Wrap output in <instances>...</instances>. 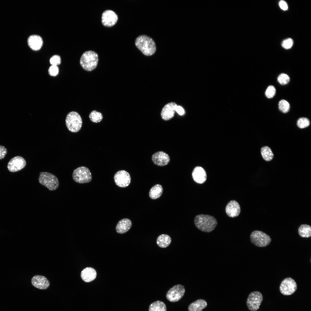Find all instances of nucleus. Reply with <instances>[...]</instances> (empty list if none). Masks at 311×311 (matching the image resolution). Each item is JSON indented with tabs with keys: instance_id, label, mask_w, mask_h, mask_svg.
Instances as JSON below:
<instances>
[{
	"instance_id": "obj_19",
	"label": "nucleus",
	"mask_w": 311,
	"mask_h": 311,
	"mask_svg": "<svg viewBox=\"0 0 311 311\" xmlns=\"http://www.w3.org/2000/svg\"><path fill=\"white\" fill-rule=\"evenodd\" d=\"M28 43L29 47L33 50L37 51L40 50L43 44L42 38L39 36L33 35L30 36L28 39Z\"/></svg>"
},
{
	"instance_id": "obj_5",
	"label": "nucleus",
	"mask_w": 311,
	"mask_h": 311,
	"mask_svg": "<svg viewBox=\"0 0 311 311\" xmlns=\"http://www.w3.org/2000/svg\"><path fill=\"white\" fill-rule=\"evenodd\" d=\"M39 181L41 184L51 191L56 190L59 185L57 177L52 174L47 172L40 173Z\"/></svg>"
},
{
	"instance_id": "obj_18",
	"label": "nucleus",
	"mask_w": 311,
	"mask_h": 311,
	"mask_svg": "<svg viewBox=\"0 0 311 311\" xmlns=\"http://www.w3.org/2000/svg\"><path fill=\"white\" fill-rule=\"evenodd\" d=\"M192 175L194 181L199 184L204 183L207 178L205 171L200 166H196L194 168L192 171Z\"/></svg>"
},
{
	"instance_id": "obj_3",
	"label": "nucleus",
	"mask_w": 311,
	"mask_h": 311,
	"mask_svg": "<svg viewBox=\"0 0 311 311\" xmlns=\"http://www.w3.org/2000/svg\"><path fill=\"white\" fill-rule=\"evenodd\" d=\"M98 61V54L92 51L84 52L81 56L80 64L83 68L86 71H91L96 67Z\"/></svg>"
},
{
	"instance_id": "obj_4",
	"label": "nucleus",
	"mask_w": 311,
	"mask_h": 311,
	"mask_svg": "<svg viewBox=\"0 0 311 311\" xmlns=\"http://www.w3.org/2000/svg\"><path fill=\"white\" fill-rule=\"evenodd\" d=\"M65 123L67 128L70 131L76 132L81 129L82 121L81 116L77 112L71 111L67 115Z\"/></svg>"
},
{
	"instance_id": "obj_31",
	"label": "nucleus",
	"mask_w": 311,
	"mask_h": 311,
	"mask_svg": "<svg viewBox=\"0 0 311 311\" xmlns=\"http://www.w3.org/2000/svg\"><path fill=\"white\" fill-rule=\"evenodd\" d=\"M290 80L289 76L286 74H280L277 78L278 82L282 85H285L287 84Z\"/></svg>"
},
{
	"instance_id": "obj_9",
	"label": "nucleus",
	"mask_w": 311,
	"mask_h": 311,
	"mask_svg": "<svg viewBox=\"0 0 311 311\" xmlns=\"http://www.w3.org/2000/svg\"><path fill=\"white\" fill-rule=\"evenodd\" d=\"M297 285L295 280L290 277L286 278L281 282L279 287L280 293L285 295H290L296 290Z\"/></svg>"
},
{
	"instance_id": "obj_27",
	"label": "nucleus",
	"mask_w": 311,
	"mask_h": 311,
	"mask_svg": "<svg viewBox=\"0 0 311 311\" xmlns=\"http://www.w3.org/2000/svg\"><path fill=\"white\" fill-rule=\"evenodd\" d=\"M261 155L264 160L270 161L273 158V153L271 149L267 146H264L261 149Z\"/></svg>"
},
{
	"instance_id": "obj_36",
	"label": "nucleus",
	"mask_w": 311,
	"mask_h": 311,
	"mask_svg": "<svg viewBox=\"0 0 311 311\" xmlns=\"http://www.w3.org/2000/svg\"><path fill=\"white\" fill-rule=\"evenodd\" d=\"M7 152L6 149L4 146L0 145V160L5 157Z\"/></svg>"
},
{
	"instance_id": "obj_22",
	"label": "nucleus",
	"mask_w": 311,
	"mask_h": 311,
	"mask_svg": "<svg viewBox=\"0 0 311 311\" xmlns=\"http://www.w3.org/2000/svg\"><path fill=\"white\" fill-rule=\"evenodd\" d=\"M207 305L206 301L203 299H198L191 304L188 307V311H202Z\"/></svg>"
},
{
	"instance_id": "obj_30",
	"label": "nucleus",
	"mask_w": 311,
	"mask_h": 311,
	"mask_svg": "<svg viewBox=\"0 0 311 311\" xmlns=\"http://www.w3.org/2000/svg\"><path fill=\"white\" fill-rule=\"evenodd\" d=\"M310 124L309 120L306 117H301L297 121V125L300 128H304L308 126Z\"/></svg>"
},
{
	"instance_id": "obj_13",
	"label": "nucleus",
	"mask_w": 311,
	"mask_h": 311,
	"mask_svg": "<svg viewBox=\"0 0 311 311\" xmlns=\"http://www.w3.org/2000/svg\"><path fill=\"white\" fill-rule=\"evenodd\" d=\"M26 164V161L23 157L16 156L10 160L8 163L7 168L11 172H16L24 168Z\"/></svg>"
},
{
	"instance_id": "obj_37",
	"label": "nucleus",
	"mask_w": 311,
	"mask_h": 311,
	"mask_svg": "<svg viewBox=\"0 0 311 311\" xmlns=\"http://www.w3.org/2000/svg\"><path fill=\"white\" fill-rule=\"evenodd\" d=\"M280 7L282 10L285 11L288 9V6L286 2L283 0L280 1L279 3Z\"/></svg>"
},
{
	"instance_id": "obj_23",
	"label": "nucleus",
	"mask_w": 311,
	"mask_h": 311,
	"mask_svg": "<svg viewBox=\"0 0 311 311\" xmlns=\"http://www.w3.org/2000/svg\"><path fill=\"white\" fill-rule=\"evenodd\" d=\"M171 242V237L166 234H162L159 236L156 240V243L160 247L165 248L168 247Z\"/></svg>"
},
{
	"instance_id": "obj_35",
	"label": "nucleus",
	"mask_w": 311,
	"mask_h": 311,
	"mask_svg": "<svg viewBox=\"0 0 311 311\" xmlns=\"http://www.w3.org/2000/svg\"><path fill=\"white\" fill-rule=\"evenodd\" d=\"M48 71L49 74L50 75L55 76L58 73L59 68L57 66L52 65L49 68Z\"/></svg>"
},
{
	"instance_id": "obj_32",
	"label": "nucleus",
	"mask_w": 311,
	"mask_h": 311,
	"mask_svg": "<svg viewBox=\"0 0 311 311\" xmlns=\"http://www.w3.org/2000/svg\"><path fill=\"white\" fill-rule=\"evenodd\" d=\"M276 90L274 86L270 85L267 88L265 93L266 96L269 98H273L275 95Z\"/></svg>"
},
{
	"instance_id": "obj_20",
	"label": "nucleus",
	"mask_w": 311,
	"mask_h": 311,
	"mask_svg": "<svg viewBox=\"0 0 311 311\" xmlns=\"http://www.w3.org/2000/svg\"><path fill=\"white\" fill-rule=\"evenodd\" d=\"M97 273L96 271L91 267H87L81 272V276L82 280L86 282H90L96 278Z\"/></svg>"
},
{
	"instance_id": "obj_24",
	"label": "nucleus",
	"mask_w": 311,
	"mask_h": 311,
	"mask_svg": "<svg viewBox=\"0 0 311 311\" xmlns=\"http://www.w3.org/2000/svg\"><path fill=\"white\" fill-rule=\"evenodd\" d=\"M163 191V188L161 185L156 184L151 189L149 193V196L153 199H158L162 195Z\"/></svg>"
},
{
	"instance_id": "obj_29",
	"label": "nucleus",
	"mask_w": 311,
	"mask_h": 311,
	"mask_svg": "<svg viewBox=\"0 0 311 311\" xmlns=\"http://www.w3.org/2000/svg\"><path fill=\"white\" fill-rule=\"evenodd\" d=\"M278 108L281 112L286 113L288 112L289 110L290 105L287 100L282 99L280 100L279 102Z\"/></svg>"
},
{
	"instance_id": "obj_16",
	"label": "nucleus",
	"mask_w": 311,
	"mask_h": 311,
	"mask_svg": "<svg viewBox=\"0 0 311 311\" xmlns=\"http://www.w3.org/2000/svg\"><path fill=\"white\" fill-rule=\"evenodd\" d=\"M32 285L35 287L40 289H45L49 286L50 283L48 279L43 276L36 275L31 279Z\"/></svg>"
},
{
	"instance_id": "obj_8",
	"label": "nucleus",
	"mask_w": 311,
	"mask_h": 311,
	"mask_svg": "<svg viewBox=\"0 0 311 311\" xmlns=\"http://www.w3.org/2000/svg\"><path fill=\"white\" fill-rule=\"evenodd\" d=\"M263 300V297L261 293L255 291L249 295L246 301L248 309L251 311H256L259 308Z\"/></svg>"
},
{
	"instance_id": "obj_21",
	"label": "nucleus",
	"mask_w": 311,
	"mask_h": 311,
	"mask_svg": "<svg viewBox=\"0 0 311 311\" xmlns=\"http://www.w3.org/2000/svg\"><path fill=\"white\" fill-rule=\"evenodd\" d=\"M132 225V223L130 219L128 218L122 219L118 222L116 225V231L120 234L124 233L130 229Z\"/></svg>"
},
{
	"instance_id": "obj_26",
	"label": "nucleus",
	"mask_w": 311,
	"mask_h": 311,
	"mask_svg": "<svg viewBox=\"0 0 311 311\" xmlns=\"http://www.w3.org/2000/svg\"><path fill=\"white\" fill-rule=\"evenodd\" d=\"M149 311H166V306L162 301H157L150 305Z\"/></svg>"
},
{
	"instance_id": "obj_10",
	"label": "nucleus",
	"mask_w": 311,
	"mask_h": 311,
	"mask_svg": "<svg viewBox=\"0 0 311 311\" xmlns=\"http://www.w3.org/2000/svg\"><path fill=\"white\" fill-rule=\"evenodd\" d=\"M185 290L182 285L178 284L170 288L166 294L167 299L171 302H175L180 300L184 295Z\"/></svg>"
},
{
	"instance_id": "obj_11",
	"label": "nucleus",
	"mask_w": 311,
	"mask_h": 311,
	"mask_svg": "<svg viewBox=\"0 0 311 311\" xmlns=\"http://www.w3.org/2000/svg\"><path fill=\"white\" fill-rule=\"evenodd\" d=\"M114 179L116 184L121 187L128 186L131 182V177L130 174L127 171L124 170L117 171L114 176Z\"/></svg>"
},
{
	"instance_id": "obj_15",
	"label": "nucleus",
	"mask_w": 311,
	"mask_h": 311,
	"mask_svg": "<svg viewBox=\"0 0 311 311\" xmlns=\"http://www.w3.org/2000/svg\"><path fill=\"white\" fill-rule=\"evenodd\" d=\"M152 159L155 164L160 166L167 165L170 161L168 155L162 151H158L154 153L152 156Z\"/></svg>"
},
{
	"instance_id": "obj_12",
	"label": "nucleus",
	"mask_w": 311,
	"mask_h": 311,
	"mask_svg": "<svg viewBox=\"0 0 311 311\" xmlns=\"http://www.w3.org/2000/svg\"><path fill=\"white\" fill-rule=\"evenodd\" d=\"M118 19V16L115 12L111 10H107L102 14L101 22L104 26L111 27L116 24Z\"/></svg>"
},
{
	"instance_id": "obj_25",
	"label": "nucleus",
	"mask_w": 311,
	"mask_h": 311,
	"mask_svg": "<svg viewBox=\"0 0 311 311\" xmlns=\"http://www.w3.org/2000/svg\"><path fill=\"white\" fill-rule=\"evenodd\" d=\"M298 232L299 236L302 237H310L311 236V227L308 224H302L299 227Z\"/></svg>"
},
{
	"instance_id": "obj_28",
	"label": "nucleus",
	"mask_w": 311,
	"mask_h": 311,
	"mask_svg": "<svg viewBox=\"0 0 311 311\" xmlns=\"http://www.w3.org/2000/svg\"><path fill=\"white\" fill-rule=\"evenodd\" d=\"M89 117L90 120L93 122L98 123L100 122L103 118L102 114L100 112L96 110L92 111L90 114Z\"/></svg>"
},
{
	"instance_id": "obj_6",
	"label": "nucleus",
	"mask_w": 311,
	"mask_h": 311,
	"mask_svg": "<svg viewBox=\"0 0 311 311\" xmlns=\"http://www.w3.org/2000/svg\"><path fill=\"white\" fill-rule=\"evenodd\" d=\"M250 238L253 244L259 247H266L271 241V239L269 236L265 233L259 230H255L252 232Z\"/></svg>"
},
{
	"instance_id": "obj_34",
	"label": "nucleus",
	"mask_w": 311,
	"mask_h": 311,
	"mask_svg": "<svg viewBox=\"0 0 311 311\" xmlns=\"http://www.w3.org/2000/svg\"><path fill=\"white\" fill-rule=\"evenodd\" d=\"M293 41L291 38H288L284 40L282 43V46L287 49L291 48L293 46Z\"/></svg>"
},
{
	"instance_id": "obj_2",
	"label": "nucleus",
	"mask_w": 311,
	"mask_h": 311,
	"mask_svg": "<svg viewBox=\"0 0 311 311\" xmlns=\"http://www.w3.org/2000/svg\"><path fill=\"white\" fill-rule=\"evenodd\" d=\"M135 44L145 55L149 56L154 54L156 51L155 43L151 37L144 35L139 36L136 39Z\"/></svg>"
},
{
	"instance_id": "obj_1",
	"label": "nucleus",
	"mask_w": 311,
	"mask_h": 311,
	"mask_svg": "<svg viewBox=\"0 0 311 311\" xmlns=\"http://www.w3.org/2000/svg\"><path fill=\"white\" fill-rule=\"evenodd\" d=\"M194 223L198 229L208 233L213 230L217 224L216 219L213 217L204 214L196 216L194 219Z\"/></svg>"
},
{
	"instance_id": "obj_33",
	"label": "nucleus",
	"mask_w": 311,
	"mask_h": 311,
	"mask_svg": "<svg viewBox=\"0 0 311 311\" xmlns=\"http://www.w3.org/2000/svg\"><path fill=\"white\" fill-rule=\"evenodd\" d=\"M50 61L52 65L57 66L60 64L61 58L58 55H54L50 58Z\"/></svg>"
},
{
	"instance_id": "obj_7",
	"label": "nucleus",
	"mask_w": 311,
	"mask_h": 311,
	"mask_svg": "<svg viewBox=\"0 0 311 311\" xmlns=\"http://www.w3.org/2000/svg\"><path fill=\"white\" fill-rule=\"evenodd\" d=\"M72 177L75 181L80 183H89L92 179L90 170L87 167L83 166L79 167L73 171Z\"/></svg>"
},
{
	"instance_id": "obj_38",
	"label": "nucleus",
	"mask_w": 311,
	"mask_h": 311,
	"mask_svg": "<svg viewBox=\"0 0 311 311\" xmlns=\"http://www.w3.org/2000/svg\"><path fill=\"white\" fill-rule=\"evenodd\" d=\"M176 111L180 115H183L185 113L183 109L180 106H177L176 108Z\"/></svg>"
},
{
	"instance_id": "obj_17",
	"label": "nucleus",
	"mask_w": 311,
	"mask_h": 311,
	"mask_svg": "<svg viewBox=\"0 0 311 311\" xmlns=\"http://www.w3.org/2000/svg\"><path fill=\"white\" fill-rule=\"evenodd\" d=\"M225 211L229 217H234L239 215L240 212V207L237 201L232 200L227 204L225 208Z\"/></svg>"
},
{
	"instance_id": "obj_14",
	"label": "nucleus",
	"mask_w": 311,
	"mask_h": 311,
	"mask_svg": "<svg viewBox=\"0 0 311 311\" xmlns=\"http://www.w3.org/2000/svg\"><path fill=\"white\" fill-rule=\"evenodd\" d=\"M177 105L174 102H170L166 105L162 109L161 115L165 120H168L173 117Z\"/></svg>"
}]
</instances>
